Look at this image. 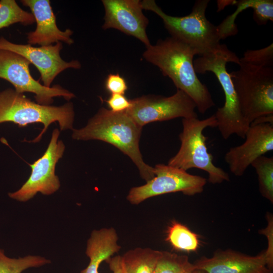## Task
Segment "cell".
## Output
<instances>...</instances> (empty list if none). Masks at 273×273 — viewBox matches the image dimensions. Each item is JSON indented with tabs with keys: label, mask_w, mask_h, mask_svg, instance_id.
<instances>
[{
	"label": "cell",
	"mask_w": 273,
	"mask_h": 273,
	"mask_svg": "<svg viewBox=\"0 0 273 273\" xmlns=\"http://www.w3.org/2000/svg\"><path fill=\"white\" fill-rule=\"evenodd\" d=\"M146 48L144 59L169 77L177 89L186 93L199 113L204 114L215 105L208 88L197 76L193 65L197 54L191 47L170 36Z\"/></svg>",
	"instance_id": "1"
},
{
	"label": "cell",
	"mask_w": 273,
	"mask_h": 273,
	"mask_svg": "<svg viewBox=\"0 0 273 273\" xmlns=\"http://www.w3.org/2000/svg\"><path fill=\"white\" fill-rule=\"evenodd\" d=\"M142 128L126 111L114 112L102 107L84 127L72 129V138L100 140L113 145L131 159L141 177L148 181L155 176L154 168L145 163L140 150Z\"/></svg>",
	"instance_id": "2"
},
{
	"label": "cell",
	"mask_w": 273,
	"mask_h": 273,
	"mask_svg": "<svg viewBox=\"0 0 273 273\" xmlns=\"http://www.w3.org/2000/svg\"><path fill=\"white\" fill-rule=\"evenodd\" d=\"M239 65L240 58L230 50L227 46L221 44L213 52L202 56L193 61L196 73L205 74L212 72L214 74L224 92V105L218 108L214 114L218 127L222 137L228 139L232 135L245 139L250 124L243 116L230 73L226 68L227 63Z\"/></svg>",
	"instance_id": "3"
},
{
	"label": "cell",
	"mask_w": 273,
	"mask_h": 273,
	"mask_svg": "<svg viewBox=\"0 0 273 273\" xmlns=\"http://www.w3.org/2000/svg\"><path fill=\"white\" fill-rule=\"evenodd\" d=\"M209 2L197 0L189 14L175 17L165 13L154 0L141 1L143 9L158 15L171 37L188 44L200 56L214 52L221 45L217 26L206 17Z\"/></svg>",
	"instance_id": "4"
},
{
	"label": "cell",
	"mask_w": 273,
	"mask_h": 273,
	"mask_svg": "<svg viewBox=\"0 0 273 273\" xmlns=\"http://www.w3.org/2000/svg\"><path fill=\"white\" fill-rule=\"evenodd\" d=\"M74 116L72 102L60 106L43 105L12 88L0 92V124L12 122L20 126L34 123L43 124V128L32 142H39L53 122H58L60 130H72Z\"/></svg>",
	"instance_id": "5"
},
{
	"label": "cell",
	"mask_w": 273,
	"mask_h": 273,
	"mask_svg": "<svg viewBox=\"0 0 273 273\" xmlns=\"http://www.w3.org/2000/svg\"><path fill=\"white\" fill-rule=\"evenodd\" d=\"M182 124L180 148L168 165L185 171L192 168L203 170L208 173V181L212 184L230 181L229 174L213 164V157L206 146L207 137L203 133L207 127H217L214 114L203 120L198 117L183 118Z\"/></svg>",
	"instance_id": "6"
},
{
	"label": "cell",
	"mask_w": 273,
	"mask_h": 273,
	"mask_svg": "<svg viewBox=\"0 0 273 273\" xmlns=\"http://www.w3.org/2000/svg\"><path fill=\"white\" fill-rule=\"evenodd\" d=\"M239 66L230 74L242 114L250 125L259 117L273 114V67Z\"/></svg>",
	"instance_id": "7"
},
{
	"label": "cell",
	"mask_w": 273,
	"mask_h": 273,
	"mask_svg": "<svg viewBox=\"0 0 273 273\" xmlns=\"http://www.w3.org/2000/svg\"><path fill=\"white\" fill-rule=\"evenodd\" d=\"M154 168L153 178L129 190L127 199L131 204L138 205L153 197L178 192L193 196L202 193L207 183L203 177L191 174L168 164H158Z\"/></svg>",
	"instance_id": "8"
},
{
	"label": "cell",
	"mask_w": 273,
	"mask_h": 273,
	"mask_svg": "<svg viewBox=\"0 0 273 273\" xmlns=\"http://www.w3.org/2000/svg\"><path fill=\"white\" fill-rule=\"evenodd\" d=\"M127 114L139 125L155 121H162L178 117L197 118L196 105L185 92L177 89L169 97L145 95L130 100Z\"/></svg>",
	"instance_id": "9"
},
{
	"label": "cell",
	"mask_w": 273,
	"mask_h": 273,
	"mask_svg": "<svg viewBox=\"0 0 273 273\" xmlns=\"http://www.w3.org/2000/svg\"><path fill=\"white\" fill-rule=\"evenodd\" d=\"M60 130H53L50 141L43 154L29 166L31 172L26 181L17 191L9 193L10 198L19 202H26L39 192L50 195L60 187V181L55 174L56 166L63 157L65 146L58 140Z\"/></svg>",
	"instance_id": "10"
},
{
	"label": "cell",
	"mask_w": 273,
	"mask_h": 273,
	"mask_svg": "<svg viewBox=\"0 0 273 273\" xmlns=\"http://www.w3.org/2000/svg\"><path fill=\"white\" fill-rule=\"evenodd\" d=\"M30 64L18 54L0 50V78L11 83L19 93L34 94L36 103L41 105H51L54 97H62L68 101L75 97L73 93L60 85L48 87L35 80L30 74Z\"/></svg>",
	"instance_id": "11"
},
{
	"label": "cell",
	"mask_w": 273,
	"mask_h": 273,
	"mask_svg": "<svg viewBox=\"0 0 273 273\" xmlns=\"http://www.w3.org/2000/svg\"><path fill=\"white\" fill-rule=\"evenodd\" d=\"M62 49L61 42L36 47L29 44L13 43L3 36L0 37V50L14 52L28 60L38 69L43 85L48 87H51L56 76L65 70L81 68V64L77 60L69 62L63 60L60 56Z\"/></svg>",
	"instance_id": "12"
},
{
	"label": "cell",
	"mask_w": 273,
	"mask_h": 273,
	"mask_svg": "<svg viewBox=\"0 0 273 273\" xmlns=\"http://www.w3.org/2000/svg\"><path fill=\"white\" fill-rule=\"evenodd\" d=\"M105 9L104 30L113 28L133 36L146 48L151 45L146 33L149 20L143 13L140 0H102Z\"/></svg>",
	"instance_id": "13"
},
{
	"label": "cell",
	"mask_w": 273,
	"mask_h": 273,
	"mask_svg": "<svg viewBox=\"0 0 273 273\" xmlns=\"http://www.w3.org/2000/svg\"><path fill=\"white\" fill-rule=\"evenodd\" d=\"M241 145L232 147L225 153V161L231 172L237 176L244 174L258 157L273 150V124H250Z\"/></svg>",
	"instance_id": "14"
},
{
	"label": "cell",
	"mask_w": 273,
	"mask_h": 273,
	"mask_svg": "<svg viewBox=\"0 0 273 273\" xmlns=\"http://www.w3.org/2000/svg\"><path fill=\"white\" fill-rule=\"evenodd\" d=\"M205 273H271L266 264L264 251L250 256L232 250L216 251L210 257H202L194 263Z\"/></svg>",
	"instance_id": "15"
},
{
	"label": "cell",
	"mask_w": 273,
	"mask_h": 273,
	"mask_svg": "<svg viewBox=\"0 0 273 273\" xmlns=\"http://www.w3.org/2000/svg\"><path fill=\"white\" fill-rule=\"evenodd\" d=\"M22 4L28 7L31 11L36 29L27 33L29 44L49 46L53 43L63 42L69 45L74 43L71 38L73 31L67 29L62 31L56 24V19L49 0H22Z\"/></svg>",
	"instance_id": "16"
},
{
	"label": "cell",
	"mask_w": 273,
	"mask_h": 273,
	"mask_svg": "<svg viewBox=\"0 0 273 273\" xmlns=\"http://www.w3.org/2000/svg\"><path fill=\"white\" fill-rule=\"evenodd\" d=\"M118 240V235L113 228L93 231L87 241L85 252L89 262L80 273H99L98 269L101 263L121 249Z\"/></svg>",
	"instance_id": "17"
},
{
	"label": "cell",
	"mask_w": 273,
	"mask_h": 273,
	"mask_svg": "<svg viewBox=\"0 0 273 273\" xmlns=\"http://www.w3.org/2000/svg\"><path fill=\"white\" fill-rule=\"evenodd\" d=\"M160 251L138 247L122 256L125 273H155Z\"/></svg>",
	"instance_id": "18"
},
{
	"label": "cell",
	"mask_w": 273,
	"mask_h": 273,
	"mask_svg": "<svg viewBox=\"0 0 273 273\" xmlns=\"http://www.w3.org/2000/svg\"><path fill=\"white\" fill-rule=\"evenodd\" d=\"M166 240L175 250L188 252L196 251L200 244L196 234L176 221H173L168 227Z\"/></svg>",
	"instance_id": "19"
},
{
	"label": "cell",
	"mask_w": 273,
	"mask_h": 273,
	"mask_svg": "<svg viewBox=\"0 0 273 273\" xmlns=\"http://www.w3.org/2000/svg\"><path fill=\"white\" fill-rule=\"evenodd\" d=\"M197 270L187 256L160 251L155 273H195Z\"/></svg>",
	"instance_id": "20"
},
{
	"label": "cell",
	"mask_w": 273,
	"mask_h": 273,
	"mask_svg": "<svg viewBox=\"0 0 273 273\" xmlns=\"http://www.w3.org/2000/svg\"><path fill=\"white\" fill-rule=\"evenodd\" d=\"M257 175L259 190L263 197L273 203V157L264 155L251 164Z\"/></svg>",
	"instance_id": "21"
},
{
	"label": "cell",
	"mask_w": 273,
	"mask_h": 273,
	"mask_svg": "<svg viewBox=\"0 0 273 273\" xmlns=\"http://www.w3.org/2000/svg\"><path fill=\"white\" fill-rule=\"evenodd\" d=\"M34 22L32 13L23 10L16 1H0V29L15 23L29 25Z\"/></svg>",
	"instance_id": "22"
},
{
	"label": "cell",
	"mask_w": 273,
	"mask_h": 273,
	"mask_svg": "<svg viewBox=\"0 0 273 273\" xmlns=\"http://www.w3.org/2000/svg\"><path fill=\"white\" fill-rule=\"evenodd\" d=\"M50 263L49 259L37 255L10 258L0 249V273H21L27 268L38 267Z\"/></svg>",
	"instance_id": "23"
},
{
	"label": "cell",
	"mask_w": 273,
	"mask_h": 273,
	"mask_svg": "<svg viewBox=\"0 0 273 273\" xmlns=\"http://www.w3.org/2000/svg\"><path fill=\"white\" fill-rule=\"evenodd\" d=\"M265 68L273 67V43L258 50H248L240 59V64Z\"/></svg>",
	"instance_id": "24"
},
{
	"label": "cell",
	"mask_w": 273,
	"mask_h": 273,
	"mask_svg": "<svg viewBox=\"0 0 273 273\" xmlns=\"http://www.w3.org/2000/svg\"><path fill=\"white\" fill-rule=\"evenodd\" d=\"M255 0L236 1L234 5L237 6L236 11L232 15L228 16L224 21L217 26L220 39L226 37L235 35L238 32L237 25L234 21L236 16L242 11L249 8H252Z\"/></svg>",
	"instance_id": "25"
},
{
	"label": "cell",
	"mask_w": 273,
	"mask_h": 273,
	"mask_svg": "<svg viewBox=\"0 0 273 273\" xmlns=\"http://www.w3.org/2000/svg\"><path fill=\"white\" fill-rule=\"evenodd\" d=\"M252 8L253 19L257 24L265 25L268 21H273L272 0H255Z\"/></svg>",
	"instance_id": "26"
},
{
	"label": "cell",
	"mask_w": 273,
	"mask_h": 273,
	"mask_svg": "<svg viewBox=\"0 0 273 273\" xmlns=\"http://www.w3.org/2000/svg\"><path fill=\"white\" fill-rule=\"evenodd\" d=\"M267 224L263 229L260 230V234L264 235L267 240V248L264 251L266 264L267 268L272 270L273 268V217L270 213L266 214Z\"/></svg>",
	"instance_id": "27"
},
{
	"label": "cell",
	"mask_w": 273,
	"mask_h": 273,
	"mask_svg": "<svg viewBox=\"0 0 273 273\" xmlns=\"http://www.w3.org/2000/svg\"><path fill=\"white\" fill-rule=\"evenodd\" d=\"M105 85L107 90L111 94L124 95L128 87L125 79L118 73L109 74Z\"/></svg>",
	"instance_id": "28"
},
{
	"label": "cell",
	"mask_w": 273,
	"mask_h": 273,
	"mask_svg": "<svg viewBox=\"0 0 273 273\" xmlns=\"http://www.w3.org/2000/svg\"><path fill=\"white\" fill-rule=\"evenodd\" d=\"M106 102L110 110L114 112H122L127 110L130 106V100L123 95L111 94Z\"/></svg>",
	"instance_id": "29"
},
{
	"label": "cell",
	"mask_w": 273,
	"mask_h": 273,
	"mask_svg": "<svg viewBox=\"0 0 273 273\" xmlns=\"http://www.w3.org/2000/svg\"><path fill=\"white\" fill-rule=\"evenodd\" d=\"M113 273H125L122 256L110 257L106 261Z\"/></svg>",
	"instance_id": "30"
},
{
	"label": "cell",
	"mask_w": 273,
	"mask_h": 273,
	"mask_svg": "<svg viewBox=\"0 0 273 273\" xmlns=\"http://www.w3.org/2000/svg\"><path fill=\"white\" fill-rule=\"evenodd\" d=\"M235 0H225V1H217V12L222 10L225 7L230 5H234Z\"/></svg>",
	"instance_id": "31"
},
{
	"label": "cell",
	"mask_w": 273,
	"mask_h": 273,
	"mask_svg": "<svg viewBox=\"0 0 273 273\" xmlns=\"http://www.w3.org/2000/svg\"><path fill=\"white\" fill-rule=\"evenodd\" d=\"M195 273H205L203 271L197 270Z\"/></svg>",
	"instance_id": "32"
}]
</instances>
